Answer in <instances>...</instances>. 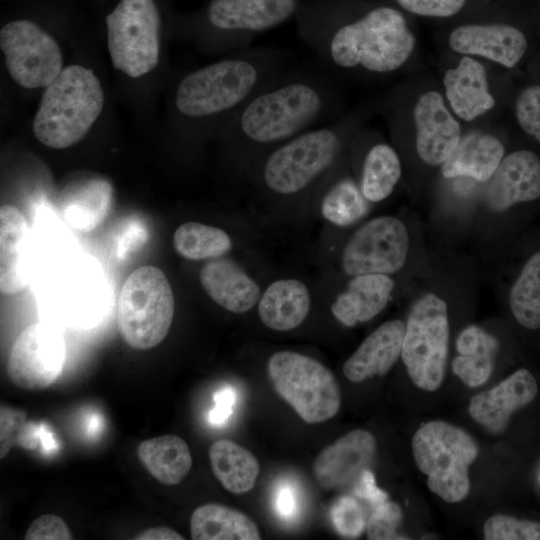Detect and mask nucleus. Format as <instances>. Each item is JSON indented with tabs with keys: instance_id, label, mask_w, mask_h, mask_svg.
<instances>
[{
	"instance_id": "obj_1",
	"label": "nucleus",
	"mask_w": 540,
	"mask_h": 540,
	"mask_svg": "<svg viewBox=\"0 0 540 540\" xmlns=\"http://www.w3.org/2000/svg\"><path fill=\"white\" fill-rule=\"evenodd\" d=\"M354 0H308L295 21L299 38L332 70L387 75L402 68L416 39L390 5L360 7Z\"/></svg>"
},
{
	"instance_id": "obj_2",
	"label": "nucleus",
	"mask_w": 540,
	"mask_h": 540,
	"mask_svg": "<svg viewBox=\"0 0 540 540\" xmlns=\"http://www.w3.org/2000/svg\"><path fill=\"white\" fill-rule=\"evenodd\" d=\"M339 94L325 70L286 67L260 87L226 125L244 163L313 128L332 115Z\"/></svg>"
},
{
	"instance_id": "obj_3",
	"label": "nucleus",
	"mask_w": 540,
	"mask_h": 540,
	"mask_svg": "<svg viewBox=\"0 0 540 540\" xmlns=\"http://www.w3.org/2000/svg\"><path fill=\"white\" fill-rule=\"evenodd\" d=\"M359 124L356 116L345 117L277 146L258 164L259 184L272 195L293 197L325 183L337 170Z\"/></svg>"
},
{
	"instance_id": "obj_4",
	"label": "nucleus",
	"mask_w": 540,
	"mask_h": 540,
	"mask_svg": "<svg viewBox=\"0 0 540 540\" xmlns=\"http://www.w3.org/2000/svg\"><path fill=\"white\" fill-rule=\"evenodd\" d=\"M103 105V89L94 72L80 65L65 67L42 95L34 135L50 148L70 147L87 134Z\"/></svg>"
},
{
	"instance_id": "obj_5",
	"label": "nucleus",
	"mask_w": 540,
	"mask_h": 540,
	"mask_svg": "<svg viewBox=\"0 0 540 540\" xmlns=\"http://www.w3.org/2000/svg\"><path fill=\"white\" fill-rule=\"evenodd\" d=\"M412 451L417 467L427 476V486L432 493L448 503L467 497L468 471L479 448L466 431L444 421L424 423L413 435Z\"/></svg>"
},
{
	"instance_id": "obj_6",
	"label": "nucleus",
	"mask_w": 540,
	"mask_h": 540,
	"mask_svg": "<svg viewBox=\"0 0 540 540\" xmlns=\"http://www.w3.org/2000/svg\"><path fill=\"white\" fill-rule=\"evenodd\" d=\"M174 308L173 291L162 270L151 265L137 268L126 278L118 299L123 340L138 350L157 346L170 330Z\"/></svg>"
},
{
	"instance_id": "obj_7",
	"label": "nucleus",
	"mask_w": 540,
	"mask_h": 540,
	"mask_svg": "<svg viewBox=\"0 0 540 540\" xmlns=\"http://www.w3.org/2000/svg\"><path fill=\"white\" fill-rule=\"evenodd\" d=\"M449 346L446 301L428 292L412 305L403 338L401 358L415 386L433 392L445 377Z\"/></svg>"
},
{
	"instance_id": "obj_8",
	"label": "nucleus",
	"mask_w": 540,
	"mask_h": 540,
	"mask_svg": "<svg viewBox=\"0 0 540 540\" xmlns=\"http://www.w3.org/2000/svg\"><path fill=\"white\" fill-rule=\"evenodd\" d=\"M275 391L309 424L334 417L341 405L339 385L322 363L294 351H278L267 362Z\"/></svg>"
},
{
	"instance_id": "obj_9",
	"label": "nucleus",
	"mask_w": 540,
	"mask_h": 540,
	"mask_svg": "<svg viewBox=\"0 0 540 540\" xmlns=\"http://www.w3.org/2000/svg\"><path fill=\"white\" fill-rule=\"evenodd\" d=\"M160 14L154 0H120L106 17L107 45L115 69L130 77L159 61Z\"/></svg>"
},
{
	"instance_id": "obj_10",
	"label": "nucleus",
	"mask_w": 540,
	"mask_h": 540,
	"mask_svg": "<svg viewBox=\"0 0 540 540\" xmlns=\"http://www.w3.org/2000/svg\"><path fill=\"white\" fill-rule=\"evenodd\" d=\"M308 0H211L203 14L220 46L248 49L261 34L296 18Z\"/></svg>"
},
{
	"instance_id": "obj_11",
	"label": "nucleus",
	"mask_w": 540,
	"mask_h": 540,
	"mask_svg": "<svg viewBox=\"0 0 540 540\" xmlns=\"http://www.w3.org/2000/svg\"><path fill=\"white\" fill-rule=\"evenodd\" d=\"M410 238L406 225L395 216L373 218L356 230L346 242L342 270L348 276L393 275L406 264Z\"/></svg>"
},
{
	"instance_id": "obj_12",
	"label": "nucleus",
	"mask_w": 540,
	"mask_h": 540,
	"mask_svg": "<svg viewBox=\"0 0 540 540\" xmlns=\"http://www.w3.org/2000/svg\"><path fill=\"white\" fill-rule=\"evenodd\" d=\"M0 47L10 76L24 88L47 87L63 69L57 42L32 21L7 23L0 31Z\"/></svg>"
},
{
	"instance_id": "obj_13",
	"label": "nucleus",
	"mask_w": 540,
	"mask_h": 540,
	"mask_svg": "<svg viewBox=\"0 0 540 540\" xmlns=\"http://www.w3.org/2000/svg\"><path fill=\"white\" fill-rule=\"evenodd\" d=\"M65 361L66 344L60 331L46 323H33L14 341L6 373L19 388L42 390L60 377Z\"/></svg>"
},
{
	"instance_id": "obj_14",
	"label": "nucleus",
	"mask_w": 540,
	"mask_h": 540,
	"mask_svg": "<svg viewBox=\"0 0 540 540\" xmlns=\"http://www.w3.org/2000/svg\"><path fill=\"white\" fill-rule=\"evenodd\" d=\"M416 152L427 165L442 166L462 138L461 127L437 91H427L413 109Z\"/></svg>"
},
{
	"instance_id": "obj_15",
	"label": "nucleus",
	"mask_w": 540,
	"mask_h": 540,
	"mask_svg": "<svg viewBox=\"0 0 540 540\" xmlns=\"http://www.w3.org/2000/svg\"><path fill=\"white\" fill-rule=\"evenodd\" d=\"M376 440L367 430L355 429L325 447L313 463V474L325 490L354 483L376 455Z\"/></svg>"
},
{
	"instance_id": "obj_16",
	"label": "nucleus",
	"mask_w": 540,
	"mask_h": 540,
	"mask_svg": "<svg viewBox=\"0 0 540 540\" xmlns=\"http://www.w3.org/2000/svg\"><path fill=\"white\" fill-rule=\"evenodd\" d=\"M99 271L89 262L80 261L56 279L54 313L62 322L79 327L99 320L104 306Z\"/></svg>"
},
{
	"instance_id": "obj_17",
	"label": "nucleus",
	"mask_w": 540,
	"mask_h": 540,
	"mask_svg": "<svg viewBox=\"0 0 540 540\" xmlns=\"http://www.w3.org/2000/svg\"><path fill=\"white\" fill-rule=\"evenodd\" d=\"M449 47L464 56H481L506 68L514 67L528 43L518 28L503 24H465L452 30Z\"/></svg>"
},
{
	"instance_id": "obj_18",
	"label": "nucleus",
	"mask_w": 540,
	"mask_h": 540,
	"mask_svg": "<svg viewBox=\"0 0 540 540\" xmlns=\"http://www.w3.org/2000/svg\"><path fill=\"white\" fill-rule=\"evenodd\" d=\"M540 198V158L530 150H516L502 159L488 181L485 201L503 212L518 203Z\"/></svg>"
},
{
	"instance_id": "obj_19",
	"label": "nucleus",
	"mask_w": 540,
	"mask_h": 540,
	"mask_svg": "<svg viewBox=\"0 0 540 540\" xmlns=\"http://www.w3.org/2000/svg\"><path fill=\"white\" fill-rule=\"evenodd\" d=\"M538 391L534 376L525 368L516 370L494 388L470 399L471 418L492 433H502L512 415L529 405Z\"/></svg>"
},
{
	"instance_id": "obj_20",
	"label": "nucleus",
	"mask_w": 540,
	"mask_h": 540,
	"mask_svg": "<svg viewBox=\"0 0 540 540\" xmlns=\"http://www.w3.org/2000/svg\"><path fill=\"white\" fill-rule=\"evenodd\" d=\"M33 273V255L29 225L12 205L0 208V290L12 295L29 285Z\"/></svg>"
},
{
	"instance_id": "obj_21",
	"label": "nucleus",
	"mask_w": 540,
	"mask_h": 540,
	"mask_svg": "<svg viewBox=\"0 0 540 540\" xmlns=\"http://www.w3.org/2000/svg\"><path fill=\"white\" fill-rule=\"evenodd\" d=\"M404 333L405 323L402 320L381 324L344 363L345 377L356 383L387 374L401 356Z\"/></svg>"
},
{
	"instance_id": "obj_22",
	"label": "nucleus",
	"mask_w": 540,
	"mask_h": 540,
	"mask_svg": "<svg viewBox=\"0 0 540 540\" xmlns=\"http://www.w3.org/2000/svg\"><path fill=\"white\" fill-rule=\"evenodd\" d=\"M206 294L225 310L242 314L259 301V285L238 264L227 258L211 259L199 274Z\"/></svg>"
},
{
	"instance_id": "obj_23",
	"label": "nucleus",
	"mask_w": 540,
	"mask_h": 540,
	"mask_svg": "<svg viewBox=\"0 0 540 540\" xmlns=\"http://www.w3.org/2000/svg\"><path fill=\"white\" fill-rule=\"evenodd\" d=\"M443 85L450 108L466 122L485 114L495 105L486 70L471 56H463L456 67L445 71Z\"/></svg>"
},
{
	"instance_id": "obj_24",
	"label": "nucleus",
	"mask_w": 540,
	"mask_h": 540,
	"mask_svg": "<svg viewBox=\"0 0 540 540\" xmlns=\"http://www.w3.org/2000/svg\"><path fill=\"white\" fill-rule=\"evenodd\" d=\"M395 282L386 274L352 276L331 305L333 316L347 327L367 322L387 306Z\"/></svg>"
},
{
	"instance_id": "obj_25",
	"label": "nucleus",
	"mask_w": 540,
	"mask_h": 540,
	"mask_svg": "<svg viewBox=\"0 0 540 540\" xmlns=\"http://www.w3.org/2000/svg\"><path fill=\"white\" fill-rule=\"evenodd\" d=\"M59 198V209L64 220L78 231L89 232L108 217L113 202V188L102 178L79 179L68 183Z\"/></svg>"
},
{
	"instance_id": "obj_26",
	"label": "nucleus",
	"mask_w": 540,
	"mask_h": 540,
	"mask_svg": "<svg viewBox=\"0 0 540 540\" xmlns=\"http://www.w3.org/2000/svg\"><path fill=\"white\" fill-rule=\"evenodd\" d=\"M257 308L259 318L266 327L274 331H290L308 316L310 291L298 279H278L261 293Z\"/></svg>"
},
{
	"instance_id": "obj_27",
	"label": "nucleus",
	"mask_w": 540,
	"mask_h": 540,
	"mask_svg": "<svg viewBox=\"0 0 540 540\" xmlns=\"http://www.w3.org/2000/svg\"><path fill=\"white\" fill-rule=\"evenodd\" d=\"M503 143L494 135L469 133L441 166L445 178L468 177L488 182L504 158Z\"/></svg>"
},
{
	"instance_id": "obj_28",
	"label": "nucleus",
	"mask_w": 540,
	"mask_h": 540,
	"mask_svg": "<svg viewBox=\"0 0 540 540\" xmlns=\"http://www.w3.org/2000/svg\"><path fill=\"white\" fill-rule=\"evenodd\" d=\"M498 347L497 339L483 328L467 326L456 341L458 355L452 361L454 374L470 387L484 384L493 371Z\"/></svg>"
},
{
	"instance_id": "obj_29",
	"label": "nucleus",
	"mask_w": 540,
	"mask_h": 540,
	"mask_svg": "<svg viewBox=\"0 0 540 540\" xmlns=\"http://www.w3.org/2000/svg\"><path fill=\"white\" fill-rule=\"evenodd\" d=\"M138 458L147 471L161 484L176 485L189 473L192 456L187 443L172 434L142 441Z\"/></svg>"
},
{
	"instance_id": "obj_30",
	"label": "nucleus",
	"mask_w": 540,
	"mask_h": 540,
	"mask_svg": "<svg viewBox=\"0 0 540 540\" xmlns=\"http://www.w3.org/2000/svg\"><path fill=\"white\" fill-rule=\"evenodd\" d=\"M194 540H259L254 521L241 511L217 503L199 506L190 518Z\"/></svg>"
},
{
	"instance_id": "obj_31",
	"label": "nucleus",
	"mask_w": 540,
	"mask_h": 540,
	"mask_svg": "<svg viewBox=\"0 0 540 540\" xmlns=\"http://www.w3.org/2000/svg\"><path fill=\"white\" fill-rule=\"evenodd\" d=\"M209 460L214 476L227 491L240 495L254 487L260 465L249 450L231 440L220 439L210 446Z\"/></svg>"
},
{
	"instance_id": "obj_32",
	"label": "nucleus",
	"mask_w": 540,
	"mask_h": 540,
	"mask_svg": "<svg viewBox=\"0 0 540 540\" xmlns=\"http://www.w3.org/2000/svg\"><path fill=\"white\" fill-rule=\"evenodd\" d=\"M402 175V164L396 150L385 142L371 145L363 158L359 187L368 202L388 198Z\"/></svg>"
},
{
	"instance_id": "obj_33",
	"label": "nucleus",
	"mask_w": 540,
	"mask_h": 540,
	"mask_svg": "<svg viewBox=\"0 0 540 540\" xmlns=\"http://www.w3.org/2000/svg\"><path fill=\"white\" fill-rule=\"evenodd\" d=\"M176 252L185 259H216L232 248L231 237L221 228L189 221L180 225L173 235Z\"/></svg>"
},
{
	"instance_id": "obj_34",
	"label": "nucleus",
	"mask_w": 540,
	"mask_h": 540,
	"mask_svg": "<svg viewBox=\"0 0 540 540\" xmlns=\"http://www.w3.org/2000/svg\"><path fill=\"white\" fill-rule=\"evenodd\" d=\"M509 307L524 328H540V251L522 267L509 292Z\"/></svg>"
},
{
	"instance_id": "obj_35",
	"label": "nucleus",
	"mask_w": 540,
	"mask_h": 540,
	"mask_svg": "<svg viewBox=\"0 0 540 540\" xmlns=\"http://www.w3.org/2000/svg\"><path fill=\"white\" fill-rule=\"evenodd\" d=\"M359 185L350 177L332 178L320 203L322 216L337 226H348L364 216L367 206Z\"/></svg>"
},
{
	"instance_id": "obj_36",
	"label": "nucleus",
	"mask_w": 540,
	"mask_h": 540,
	"mask_svg": "<svg viewBox=\"0 0 540 540\" xmlns=\"http://www.w3.org/2000/svg\"><path fill=\"white\" fill-rule=\"evenodd\" d=\"M486 540H540V523L507 515H493L483 526Z\"/></svg>"
},
{
	"instance_id": "obj_37",
	"label": "nucleus",
	"mask_w": 540,
	"mask_h": 540,
	"mask_svg": "<svg viewBox=\"0 0 540 540\" xmlns=\"http://www.w3.org/2000/svg\"><path fill=\"white\" fill-rule=\"evenodd\" d=\"M367 518L364 506L355 496H342L331 507L334 528L344 538L359 537L366 529Z\"/></svg>"
},
{
	"instance_id": "obj_38",
	"label": "nucleus",
	"mask_w": 540,
	"mask_h": 540,
	"mask_svg": "<svg viewBox=\"0 0 540 540\" xmlns=\"http://www.w3.org/2000/svg\"><path fill=\"white\" fill-rule=\"evenodd\" d=\"M402 521L400 506L386 501L374 508L367 518L366 533L369 540H402L409 539L397 533Z\"/></svg>"
},
{
	"instance_id": "obj_39",
	"label": "nucleus",
	"mask_w": 540,
	"mask_h": 540,
	"mask_svg": "<svg viewBox=\"0 0 540 540\" xmlns=\"http://www.w3.org/2000/svg\"><path fill=\"white\" fill-rule=\"evenodd\" d=\"M515 114L520 127L540 142V85L529 86L520 93Z\"/></svg>"
},
{
	"instance_id": "obj_40",
	"label": "nucleus",
	"mask_w": 540,
	"mask_h": 540,
	"mask_svg": "<svg viewBox=\"0 0 540 540\" xmlns=\"http://www.w3.org/2000/svg\"><path fill=\"white\" fill-rule=\"evenodd\" d=\"M402 9L426 17L445 18L457 14L467 0H394Z\"/></svg>"
},
{
	"instance_id": "obj_41",
	"label": "nucleus",
	"mask_w": 540,
	"mask_h": 540,
	"mask_svg": "<svg viewBox=\"0 0 540 540\" xmlns=\"http://www.w3.org/2000/svg\"><path fill=\"white\" fill-rule=\"evenodd\" d=\"M26 540H70L72 534L65 521L54 514H45L36 518L28 527Z\"/></svg>"
},
{
	"instance_id": "obj_42",
	"label": "nucleus",
	"mask_w": 540,
	"mask_h": 540,
	"mask_svg": "<svg viewBox=\"0 0 540 540\" xmlns=\"http://www.w3.org/2000/svg\"><path fill=\"white\" fill-rule=\"evenodd\" d=\"M353 493L361 503L368 505L371 511L388 501V494L377 487L375 477L369 468L354 482Z\"/></svg>"
},
{
	"instance_id": "obj_43",
	"label": "nucleus",
	"mask_w": 540,
	"mask_h": 540,
	"mask_svg": "<svg viewBox=\"0 0 540 540\" xmlns=\"http://www.w3.org/2000/svg\"><path fill=\"white\" fill-rule=\"evenodd\" d=\"M1 454L3 459L12 444L20 426L26 421V413L22 410H15L6 405L1 406Z\"/></svg>"
},
{
	"instance_id": "obj_44",
	"label": "nucleus",
	"mask_w": 540,
	"mask_h": 540,
	"mask_svg": "<svg viewBox=\"0 0 540 540\" xmlns=\"http://www.w3.org/2000/svg\"><path fill=\"white\" fill-rule=\"evenodd\" d=\"M275 509L277 514L285 520H291L297 514L298 498L291 485L283 483L278 487L275 495Z\"/></svg>"
},
{
	"instance_id": "obj_45",
	"label": "nucleus",
	"mask_w": 540,
	"mask_h": 540,
	"mask_svg": "<svg viewBox=\"0 0 540 540\" xmlns=\"http://www.w3.org/2000/svg\"><path fill=\"white\" fill-rule=\"evenodd\" d=\"M235 398V392L230 387H226L215 394V407L209 415L213 424H222L228 419L232 413Z\"/></svg>"
},
{
	"instance_id": "obj_46",
	"label": "nucleus",
	"mask_w": 540,
	"mask_h": 540,
	"mask_svg": "<svg viewBox=\"0 0 540 540\" xmlns=\"http://www.w3.org/2000/svg\"><path fill=\"white\" fill-rule=\"evenodd\" d=\"M135 540H183L180 533L169 527L148 528L134 537Z\"/></svg>"
}]
</instances>
